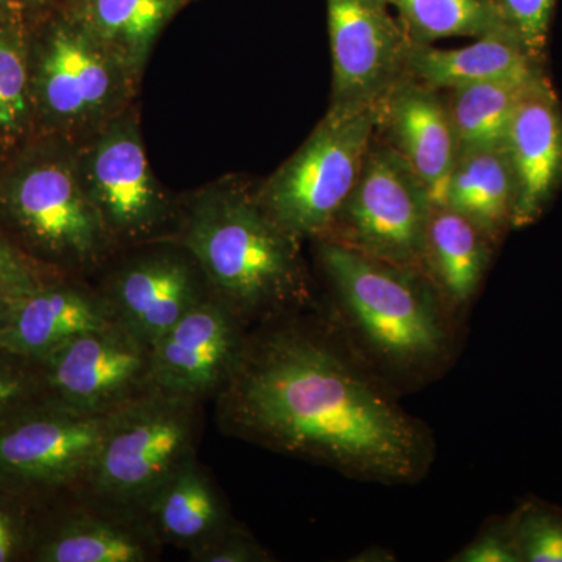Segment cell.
<instances>
[{"label":"cell","mask_w":562,"mask_h":562,"mask_svg":"<svg viewBox=\"0 0 562 562\" xmlns=\"http://www.w3.org/2000/svg\"><path fill=\"white\" fill-rule=\"evenodd\" d=\"M179 244L194 258L211 297L246 327L297 313L312 297L299 239L238 187L202 192L180 225Z\"/></svg>","instance_id":"obj_3"},{"label":"cell","mask_w":562,"mask_h":562,"mask_svg":"<svg viewBox=\"0 0 562 562\" xmlns=\"http://www.w3.org/2000/svg\"><path fill=\"white\" fill-rule=\"evenodd\" d=\"M110 416H83L43 403L0 422V487L77 494L98 457Z\"/></svg>","instance_id":"obj_11"},{"label":"cell","mask_w":562,"mask_h":562,"mask_svg":"<svg viewBox=\"0 0 562 562\" xmlns=\"http://www.w3.org/2000/svg\"><path fill=\"white\" fill-rule=\"evenodd\" d=\"M33 117L32 38L24 16H0V146L20 143Z\"/></svg>","instance_id":"obj_25"},{"label":"cell","mask_w":562,"mask_h":562,"mask_svg":"<svg viewBox=\"0 0 562 562\" xmlns=\"http://www.w3.org/2000/svg\"><path fill=\"white\" fill-rule=\"evenodd\" d=\"M21 542V530L16 519L0 505V562L14 560Z\"/></svg>","instance_id":"obj_33"},{"label":"cell","mask_w":562,"mask_h":562,"mask_svg":"<svg viewBox=\"0 0 562 562\" xmlns=\"http://www.w3.org/2000/svg\"><path fill=\"white\" fill-rule=\"evenodd\" d=\"M202 402L151 390L111 413L80 497L146 516L158 491L195 458ZM146 519V517H144Z\"/></svg>","instance_id":"obj_4"},{"label":"cell","mask_w":562,"mask_h":562,"mask_svg":"<svg viewBox=\"0 0 562 562\" xmlns=\"http://www.w3.org/2000/svg\"><path fill=\"white\" fill-rule=\"evenodd\" d=\"M249 331L209 295L150 347L151 386L201 402L217 397L241 358Z\"/></svg>","instance_id":"obj_13"},{"label":"cell","mask_w":562,"mask_h":562,"mask_svg":"<svg viewBox=\"0 0 562 562\" xmlns=\"http://www.w3.org/2000/svg\"><path fill=\"white\" fill-rule=\"evenodd\" d=\"M191 0H69L66 9L140 77L155 41Z\"/></svg>","instance_id":"obj_23"},{"label":"cell","mask_w":562,"mask_h":562,"mask_svg":"<svg viewBox=\"0 0 562 562\" xmlns=\"http://www.w3.org/2000/svg\"><path fill=\"white\" fill-rule=\"evenodd\" d=\"M375 125V109H328L301 149L255 192L262 210L299 241L324 238L360 177Z\"/></svg>","instance_id":"obj_6"},{"label":"cell","mask_w":562,"mask_h":562,"mask_svg":"<svg viewBox=\"0 0 562 562\" xmlns=\"http://www.w3.org/2000/svg\"><path fill=\"white\" fill-rule=\"evenodd\" d=\"M412 43L512 32L490 0H387Z\"/></svg>","instance_id":"obj_26"},{"label":"cell","mask_w":562,"mask_h":562,"mask_svg":"<svg viewBox=\"0 0 562 562\" xmlns=\"http://www.w3.org/2000/svg\"><path fill=\"white\" fill-rule=\"evenodd\" d=\"M453 562H520L519 550L514 541L509 517L492 520L479 532L461 552L452 558Z\"/></svg>","instance_id":"obj_30"},{"label":"cell","mask_w":562,"mask_h":562,"mask_svg":"<svg viewBox=\"0 0 562 562\" xmlns=\"http://www.w3.org/2000/svg\"><path fill=\"white\" fill-rule=\"evenodd\" d=\"M495 244L471 220L447 205H432L422 269L450 312H461L482 286Z\"/></svg>","instance_id":"obj_20"},{"label":"cell","mask_w":562,"mask_h":562,"mask_svg":"<svg viewBox=\"0 0 562 562\" xmlns=\"http://www.w3.org/2000/svg\"><path fill=\"white\" fill-rule=\"evenodd\" d=\"M0 199L22 235L52 260L90 271L113 249L76 155L44 151L21 161L3 181Z\"/></svg>","instance_id":"obj_7"},{"label":"cell","mask_w":562,"mask_h":562,"mask_svg":"<svg viewBox=\"0 0 562 562\" xmlns=\"http://www.w3.org/2000/svg\"><path fill=\"white\" fill-rule=\"evenodd\" d=\"M514 199L516 187L503 146L458 150L443 205L471 220L497 246L513 231Z\"/></svg>","instance_id":"obj_22"},{"label":"cell","mask_w":562,"mask_h":562,"mask_svg":"<svg viewBox=\"0 0 562 562\" xmlns=\"http://www.w3.org/2000/svg\"><path fill=\"white\" fill-rule=\"evenodd\" d=\"M144 517L162 546L179 547L188 553L235 524L198 458L188 461L158 491Z\"/></svg>","instance_id":"obj_21"},{"label":"cell","mask_w":562,"mask_h":562,"mask_svg":"<svg viewBox=\"0 0 562 562\" xmlns=\"http://www.w3.org/2000/svg\"><path fill=\"white\" fill-rule=\"evenodd\" d=\"M330 284L336 325L384 380L428 382L453 357V316L420 269L375 260L341 244L317 239Z\"/></svg>","instance_id":"obj_2"},{"label":"cell","mask_w":562,"mask_h":562,"mask_svg":"<svg viewBox=\"0 0 562 562\" xmlns=\"http://www.w3.org/2000/svg\"><path fill=\"white\" fill-rule=\"evenodd\" d=\"M549 77L536 81L492 80L449 91L446 98L458 150L501 147L520 101Z\"/></svg>","instance_id":"obj_24"},{"label":"cell","mask_w":562,"mask_h":562,"mask_svg":"<svg viewBox=\"0 0 562 562\" xmlns=\"http://www.w3.org/2000/svg\"><path fill=\"white\" fill-rule=\"evenodd\" d=\"M375 111L376 138L408 162L435 205H443L458 140L441 91L405 76L376 103Z\"/></svg>","instance_id":"obj_15"},{"label":"cell","mask_w":562,"mask_h":562,"mask_svg":"<svg viewBox=\"0 0 562 562\" xmlns=\"http://www.w3.org/2000/svg\"><path fill=\"white\" fill-rule=\"evenodd\" d=\"M432 205L430 191L408 162L373 136L353 190L321 239L424 271L422 257Z\"/></svg>","instance_id":"obj_8"},{"label":"cell","mask_w":562,"mask_h":562,"mask_svg":"<svg viewBox=\"0 0 562 562\" xmlns=\"http://www.w3.org/2000/svg\"><path fill=\"white\" fill-rule=\"evenodd\" d=\"M191 562H266L271 554L255 541L246 530L233 524L205 546L192 550Z\"/></svg>","instance_id":"obj_29"},{"label":"cell","mask_w":562,"mask_h":562,"mask_svg":"<svg viewBox=\"0 0 562 562\" xmlns=\"http://www.w3.org/2000/svg\"><path fill=\"white\" fill-rule=\"evenodd\" d=\"M50 2L52 0H0V16H24L25 11Z\"/></svg>","instance_id":"obj_34"},{"label":"cell","mask_w":562,"mask_h":562,"mask_svg":"<svg viewBox=\"0 0 562 562\" xmlns=\"http://www.w3.org/2000/svg\"><path fill=\"white\" fill-rule=\"evenodd\" d=\"M503 149L516 187L513 228L520 231L541 220L562 184V109L550 80L520 101Z\"/></svg>","instance_id":"obj_16"},{"label":"cell","mask_w":562,"mask_h":562,"mask_svg":"<svg viewBox=\"0 0 562 562\" xmlns=\"http://www.w3.org/2000/svg\"><path fill=\"white\" fill-rule=\"evenodd\" d=\"M406 76L438 91H452L483 81H536L547 77L542 60L530 54L513 32L490 33L454 49L413 43Z\"/></svg>","instance_id":"obj_19"},{"label":"cell","mask_w":562,"mask_h":562,"mask_svg":"<svg viewBox=\"0 0 562 562\" xmlns=\"http://www.w3.org/2000/svg\"><path fill=\"white\" fill-rule=\"evenodd\" d=\"M138 80L66 7L32 40L35 116L65 138L87 140L122 116Z\"/></svg>","instance_id":"obj_5"},{"label":"cell","mask_w":562,"mask_h":562,"mask_svg":"<svg viewBox=\"0 0 562 562\" xmlns=\"http://www.w3.org/2000/svg\"><path fill=\"white\" fill-rule=\"evenodd\" d=\"M361 560H364L366 557L368 558L366 561H387L390 560V553H387V550H380V549H372L371 552H366L361 554Z\"/></svg>","instance_id":"obj_35"},{"label":"cell","mask_w":562,"mask_h":562,"mask_svg":"<svg viewBox=\"0 0 562 562\" xmlns=\"http://www.w3.org/2000/svg\"><path fill=\"white\" fill-rule=\"evenodd\" d=\"M0 281L18 286H35L36 280L20 255L0 238Z\"/></svg>","instance_id":"obj_32"},{"label":"cell","mask_w":562,"mask_h":562,"mask_svg":"<svg viewBox=\"0 0 562 562\" xmlns=\"http://www.w3.org/2000/svg\"><path fill=\"white\" fill-rule=\"evenodd\" d=\"M41 366L47 405L103 416L151 390L150 347L111 321L63 344Z\"/></svg>","instance_id":"obj_10"},{"label":"cell","mask_w":562,"mask_h":562,"mask_svg":"<svg viewBox=\"0 0 562 562\" xmlns=\"http://www.w3.org/2000/svg\"><path fill=\"white\" fill-rule=\"evenodd\" d=\"M222 432L349 479L413 484L435 441L338 325L297 313L250 328L216 397Z\"/></svg>","instance_id":"obj_1"},{"label":"cell","mask_w":562,"mask_h":562,"mask_svg":"<svg viewBox=\"0 0 562 562\" xmlns=\"http://www.w3.org/2000/svg\"><path fill=\"white\" fill-rule=\"evenodd\" d=\"M330 110L375 109L406 76L412 40L387 0H327Z\"/></svg>","instance_id":"obj_12"},{"label":"cell","mask_w":562,"mask_h":562,"mask_svg":"<svg viewBox=\"0 0 562 562\" xmlns=\"http://www.w3.org/2000/svg\"><path fill=\"white\" fill-rule=\"evenodd\" d=\"M501 20L539 60L549 43L558 0H490Z\"/></svg>","instance_id":"obj_28"},{"label":"cell","mask_w":562,"mask_h":562,"mask_svg":"<svg viewBox=\"0 0 562 562\" xmlns=\"http://www.w3.org/2000/svg\"><path fill=\"white\" fill-rule=\"evenodd\" d=\"M111 321L101 292L72 284H35L18 295L0 325V350L38 362L63 344Z\"/></svg>","instance_id":"obj_17"},{"label":"cell","mask_w":562,"mask_h":562,"mask_svg":"<svg viewBox=\"0 0 562 562\" xmlns=\"http://www.w3.org/2000/svg\"><path fill=\"white\" fill-rule=\"evenodd\" d=\"M80 497V495H79ZM162 543L144 517L106 508L90 498L63 514L40 542L43 562H150Z\"/></svg>","instance_id":"obj_18"},{"label":"cell","mask_w":562,"mask_h":562,"mask_svg":"<svg viewBox=\"0 0 562 562\" xmlns=\"http://www.w3.org/2000/svg\"><path fill=\"white\" fill-rule=\"evenodd\" d=\"M101 294L111 319L151 347L210 292L198 262L180 246L125 262Z\"/></svg>","instance_id":"obj_14"},{"label":"cell","mask_w":562,"mask_h":562,"mask_svg":"<svg viewBox=\"0 0 562 562\" xmlns=\"http://www.w3.org/2000/svg\"><path fill=\"white\" fill-rule=\"evenodd\" d=\"M509 517L520 562H562V509L530 498Z\"/></svg>","instance_id":"obj_27"},{"label":"cell","mask_w":562,"mask_h":562,"mask_svg":"<svg viewBox=\"0 0 562 562\" xmlns=\"http://www.w3.org/2000/svg\"><path fill=\"white\" fill-rule=\"evenodd\" d=\"M76 160L114 246L161 235L172 217L171 203L151 172L135 117L124 113L83 140Z\"/></svg>","instance_id":"obj_9"},{"label":"cell","mask_w":562,"mask_h":562,"mask_svg":"<svg viewBox=\"0 0 562 562\" xmlns=\"http://www.w3.org/2000/svg\"><path fill=\"white\" fill-rule=\"evenodd\" d=\"M31 391L32 384L22 373L0 368V419L13 413Z\"/></svg>","instance_id":"obj_31"}]
</instances>
